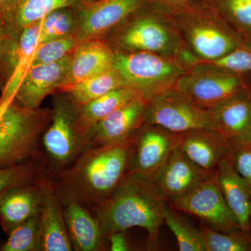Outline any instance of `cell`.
<instances>
[{"instance_id":"1","label":"cell","mask_w":251,"mask_h":251,"mask_svg":"<svg viewBox=\"0 0 251 251\" xmlns=\"http://www.w3.org/2000/svg\"><path fill=\"white\" fill-rule=\"evenodd\" d=\"M168 203L153 176L127 173L111 196L90 210L106 240L112 232L138 227L148 232L150 242L155 243Z\"/></svg>"},{"instance_id":"2","label":"cell","mask_w":251,"mask_h":251,"mask_svg":"<svg viewBox=\"0 0 251 251\" xmlns=\"http://www.w3.org/2000/svg\"><path fill=\"white\" fill-rule=\"evenodd\" d=\"M134 137L124 143L87 149L56 173V183L90 209L101 204L128 173Z\"/></svg>"},{"instance_id":"3","label":"cell","mask_w":251,"mask_h":251,"mask_svg":"<svg viewBox=\"0 0 251 251\" xmlns=\"http://www.w3.org/2000/svg\"><path fill=\"white\" fill-rule=\"evenodd\" d=\"M185 46L199 61H213L249 44L201 0L168 9Z\"/></svg>"},{"instance_id":"4","label":"cell","mask_w":251,"mask_h":251,"mask_svg":"<svg viewBox=\"0 0 251 251\" xmlns=\"http://www.w3.org/2000/svg\"><path fill=\"white\" fill-rule=\"evenodd\" d=\"M116 39L118 52H146L179 57L187 64L191 52L169 10L150 3L122 25Z\"/></svg>"},{"instance_id":"5","label":"cell","mask_w":251,"mask_h":251,"mask_svg":"<svg viewBox=\"0 0 251 251\" xmlns=\"http://www.w3.org/2000/svg\"><path fill=\"white\" fill-rule=\"evenodd\" d=\"M51 117L50 110H31L14 99L0 101V168L44 161L41 137Z\"/></svg>"},{"instance_id":"6","label":"cell","mask_w":251,"mask_h":251,"mask_svg":"<svg viewBox=\"0 0 251 251\" xmlns=\"http://www.w3.org/2000/svg\"><path fill=\"white\" fill-rule=\"evenodd\" d=\"M113 68L125 86L149 102L174 88L190 67L179 57L146 52H116Z\"/></svg>"},{"instance_id":"7","label":"cell","mask_w":251,"mask_h":251,"mask_svg":"<svg viewBox=\"0 0 251 251\" xmlns=\"http://www.w3.org/2000/svg\"><path fill=\"white\" fill-rule=\"evenodd\" d=\"M78 105L72 99L57 100L52 117L41 137L44 161L54 173L69 166L87 149L77 122Z\"/></svg>"},{"instance_id":"8","label":"cell","mask_w":251,"mask_h":251,"mask_svg":"<svg viewBox=\"0 0 251 251\" xmlns=\"http://www.w3.org/2000/svg\"><path fill=\"white\" fill-rule=\"evenodd\" d=\"M174 88L206 110L248 90L241 74L227 72L202 61L190 67Z\"/></svg>"},{"instance_id":"9","label":"cell","mask_w":251,"mask_h":251,"mask_svg":"<svg viewBox=\"0 0 251 251\" xmlns=\"http://www.w3.org/2000/svg\"><path fill=\"white\" fill-rule=\"evenodd\" d=\"M145 123L158 126L177 134L201 128L216 130L209 111L175 88L148 102Z\"/></svg>"},{"instance_id":"10","label":"cell","mask_w":251,"mask_h":251,"mask_svg":"<svg viewBox=\"0 0 251 251\" xmlns=\"http://www.w3.org/2000/svg\"><path fill=\"white\" fill-rule=\"evenodd\" d=\"M169 204L176 210L199 218L214 230L230 232L242 229L223 196L215 174Z\"/></svg>"},{"instance_id":"11","label":"cell","mask_w":251,"mask_h":251,"mask_svg":"<svg viewBox=\"0 0 251 251\" xmlns=\"http://www.w3.org/2000/svg\"><path fill=\"white\" fill-rule=\"evenodd\" d=\"M151 0H96L78 5L79 39H92L120 27Z\"/></svg>"},{"instance_id":"12","label":"cell","mask_w":251,"mask_h":251,"mask_svg":"<svg viewBox=\"0 0 251 251\" xmlns=\"http://www.w3.org/2000/svg\"><path fill=\"white\" fill-rule=\"evenodd\" d=\"M179 134L144 123L134 137L128 173L153 176L178 148Z\"/></svg>"},{"instance_id":"13","label":"cell","mask_w":251,"mask_h":251,"mask_svg":"<svg viewBox=\"0 0 251 251\" xmlns=\"http://www.w3.org/2000/svg\"><path fill=\"white\" fill-rule=\"evenodd\" d=\"M147 105L148 101L137 96L94 125L87 135V149L124 143L133 138L145 123Z\"/></svg>"},{"instance_id":"14","label":"cell","mask_w":251,"mask_h":251,"mask_svg":"<svg viewBox=\"0 0 251 251\" xmlns=\"http://www.w3.org/2000/svg\"><path fill=\"white\" fill-rule=\"evenodd\" d=\"M54 183L74 251H102L108 249V242L92 211Z\"/></svg>"},{"instance_id":"15","label":"cell","mask_w":251,"mask_h":251,"mask_svg":"<svg viewBox=\"0 0 251 251\" xmlns=\"http://www.w3.org/2000/svg\"><path fill=\"white\" fill-rule=\"evenodd\" d=\"M39 183L41 191V251H74L55 183L46 169L39 176Z\"/></svg>"},{"instance_id":"16","label":"cell","mask_w":251,"mask_h":251,"mask_svg":"<svg viewBox=\"0 0 251 251\" xmlns=\"http://www.w3.org/2000/svg\"><path fill=\"white\" fill-rule=\"evenodd\" d=\"M72 53L57 62L39 64L28 69L14 99L31 110L39 108L44 99L60 89L69 72Z\"/></svg>"},{"instance_id":"17","label":"cell","mask_w":251,"mask_h":251,"mask_svg":"<svg viewBox=\"0 0 251 251\" xmlns=\"http://www.w3.org/2000/svg\"><path fill=\"white\" fill-rule=\"evenodd\" d=\"M232 143L220 132L209 128L179 134L178 148L208 173L214 174L223 160L228 158Z\"/></svg>"},{"instance_id":"18","label":"cell","mask_w":251,"mask_h":251,"mask_svg":"<svg viewBox=\"0 0 251 251\" xmlns=\"http://www.w3.org/2000/svg\"><path fill=\"white\" fill-rule=\"evenodd\" d=\"M214 174L200 168L177 148L153 179L170 203L182 197Z\"/></svg>"},{"instance_id":"19","label":"cell","mask_w":251,"mask_h":251,"mask_svg":"<svg viewBox=\"0 0 251 251\" xmlns=\"http://www.w3.org/2000/svg\"><path fill=\"white\" fill-rule=\"evenodd\" d=\"M41 27V21L33 23L12 38L6 63L9 77L3 87L0 101L14 99L18 86L30 68L36 50L40 44Z\"/></svg>"},{"instance_id":"20","label":"cell","mask_w":251,"mask_h":251,"mask_svg":"<svg viewBox=\"0 0 251 251\" xmlns=\"http://www.w3.org/2000/svg\"><path fill=\"white\" fill-rule=\"evenodd\" d=\"M207 110L216 130L232 143L251 138V93L249 90Z\"/></svg>"},{"instance_id":"21","label":"cell","mask_w":251,"mask_h":251,"mask_svg":"<svg viewBox=\"0 0 251 251\" xmlns=\"http://www.w3.org/2000/svg\"><path fill=\"white\" fill-rule=\"evenodd\" d=\"M116 52L103 41H84L72 53L69 72L61 90L113 68Z\"/></svg>"},{"instance_id":"22","label":"cell","mask_w":251,"mask_h":251,"mask_svg":"<svg viewBox=\"0 0 251 251\" xmlns=\"http://www.w3.org/2000/svg\"><path fill=\"white\" fill-rule=\"evenodd\" d=\"M80 0H6L0 4V17L11 37L23 28L41 21L50 13L62 8L75 7Z\"/></svg>"},{"instance_id":"23","label":"cell","mask_w":251,"mask_h":251,"mask_svg":"<svg viewBox=\"0 0 251 251\" xmlns=\"http://www.w3.org/2000/svg\"><path fill=\"white\" fill-rule=\"evenodd\" d=\"M41 204L39 178L10 190L0 199V226L5 233L8 235L19 225L39 214Z\"/></svg>"},{"instance_id":"24","label":"cell","mask_w":251,"mask_h":251,"mask_svg":"<svg viewBox=\"0 0 251 251\" xmlns=\"http://www.w3.org/2000/svg\"><path fill=\"white\" fill-rule=\"evenodd\" d=\"M215 176L223 196L240 228L251 230V189L228 159L220 163Z\"/></svg>"},{"instance_id":"25","label":"cell","mask_w":251,"mask_h":251,"mask_svg":"<svg viewBox=\"0 0 251 251\" xmlns=\"http://www.w3.org/2000/svg\"><path fill=\"white\" fill-rule=\"evenodd\" d=\"M138 94L130 87L124 86L108 92L92 101L78 105L77 122L86 139L89 130L117 109L128 103ZM87 142V141H86Z\"/></svg>"},{"instance_id":"26","label":"cell","mask_w":251,"mask_h":251,"mask_svg":"<svg viewBox=\"0 0 251 251\" xmlns=\"http://www.w3.org/2000/svg\"><path fill=\"white\" fill-rule=\"evenodd\" d=\"M251 44V0H201Z\"/></svg>"},{"instance_id":"27","label":"cell","mask_w":251,"mask_h":251,"mask_svg":"<svg viewBox=\"0 0 251 251\" xmlns=\"http://www.w3.org/2000/svg\"><path fill=\"white\" fill-rule=\"evenodd\" d=\"M124 86L125 85L120 74L112 68L107 72L81 81L64 91L69 94L74 103L82 105Z\"/></svg>"},{"instance_id":"28","label":"cell","mask_w":251,"mask_h":251,"mask_svg":"<svg viewBox=\"0 0 251 251\" xmlns=\"http://www.w3.org/2000/svg\"><path fill=\"white\" fill-rule=\"evenodd\" d=\"M163 222L174 234L181 251H206L205 241L201 229L196 228L178 210L168 204Z\"/></svg>"},{"instance_id":"29","label":"cell","mask_w":251,"mask_h":251,"mask_svg":"<svg viewBox=\"0 0 251 251\" xmlns=\"http://www.w3.org/2000/svg\"><path fill=\"white\" fill-rule=\"evenodd\" d=\"M0 251H41L39 214L13 229L7 240L0 245Z\"/></svg>"},{"instance_id":"30","label":"cell","mask_w":251,"mask_h":251,"mask_svg":"<svg viewBox=\"0 0 251 251\" xmlns=\"http://www.w3.org/2000/svg\"><path fill=\"white\" fill-rule=\"evenodd\" d=\"M200 229L205 241L206 251H251V230L221 232L204 224Z\"/></svg>"},{"instance_id":"31","label":"cell","mask_w":251,"mask_h":251,"mask_svg":"<svg viewBox=\"0 0 251 251\" xmlns=\"http://www.w3.org/2000/svg\"><path fill=\"white\" fill-rule=\"evenodd\" d=\"M45 169V163L41 160L0 168V199L10 190L35 181Z\"/></svg>"},{"instance_id":"32","label":"cell","mask_w":251,"mask_h":251,"mask_svg":"<svg viewBox=\"0 0 251 251\" xmlns=\"http://www.w3.org/2000/svg\"><path fill=\"white\" fill-rule=\"evenodd\" d=\"M62 8L50 13L41 20L40 44L52 39L70 36L75 18L73 9Z\"/></svg>"},{"instance_id":"33","label":"cell","mask_w":251,"mask_h":251,"mask_svg":"<svg viewBox=\"0 0 251 251\" xmlns=\"http://www.w3.org/2000/svg\"><path fill=\"white\" fill-rule=\"evenodd\" d=\"M77 46V38L71 35L41 43L36 50L30 67L57 62L72 53Z\"/></svg>"},{"instance_id":"34","label":"cell","mask_w":251,"mask_h":251,"mask_svg":"<svg viewBox=\"0 0 251 251\" xmlns=\"http://www.w3.org/2000/svg\"><path fill=\"white\" fill-rule=\"evenodd\" d=\"M220 69L242 74L251 72V44H246L224 57L213 61H202Z\"/></svg>"},{"instance_id":"35","label":"cell","mask_w":251,"mask_h":251,"mask_svg":"<svg viewBox=\"0 0 251 251\" xmlns=\"http://www.w3.org/2000/svg\"><path fill=\"white\" fill-rule=\"evenodd\" d=\"M228 159L251 189V138L232 143Z\"/></svg>"},{"instance_id":"36","label":"cell","mask_w":251,"mask_h":251,"mask_svg":"<svg viewBox=\"0 0 251 251\" xmlns=\"http://www.w3.org/2000/svg\"><path fill=\"white\" fill-rule=\"evenodd\" d=\"M11 41L12 37L6 31L4 22L0 17V84L1 83V71L4 67H6V58Z\"/></svg>"},{"instance_id":"37","label":"cell","mask_w":251,"mask_h":251,"mask_svg":"<svg viewBox=\"0 0 251 251\" xmlns=\"http://www.w3.org/2000/svg\"><path fill=\"white\" fill-rule=\"evenodd\" d=\"M108 248L111 251H130L126 231H116L109 234L107 237Z\"/></svg>"},{"instance_id":"38","label":"cell","mask_w":251,"mask_h":251,"mask_svg":"<svg viewBox=\"0 0 251 251\" xmlns=\"http://www.w3.org/2000/svg\"><path fill=\"white\" fill-rule=\"evenodd\" d=\"M193 1L195 0H151V2L166 9H173Z\"/></svg>"},{"instance_id":"39","label":"cell","mask_w":251,"mask_h":251,"mask_svg":"<svg viewBox=\"0 0 251 251\" xmlns=\"http://www.w3.org/2000/svg\"><path fill=\"white\" fill-rule=\"evenodd\" d=\"M81 2L88 3L92 2V1H96V0H80Z\"/></svg>"},{"instance_id":"40","label":"cell","mask_w":251,"mask_h":251,"mask_svg":"<svg viewBox=\"0 0 251 251\" xmlns=\"http://www.w3.org/2000/svg\"><path fill=\"white\" fill-rule=\"evenodd\" d=\"M5 1H6V0H0V4H1V3L4 2Z\"/></svg>"},{"instance_id":"41","label":"cell","mask_w":251,"mask_h":251,"mask_svg":"<svg viewBox=\"0 0 251 251\" xmlns=\"http://www.w3.org/2000/svg\"><path fill=\"white\" fill-rule=\"evenodd\" d=\"M250 221H251V217H250Z\"/></svg>"},{"instance_id":"42","label":"cell","mask_w":251,"mask_h":251,"mask_svg":"<svg viewBox=\"0 0 251 251\" xmlns=\"http://www.w3.org/2000/svg\"></svg>"}]
</instances>
